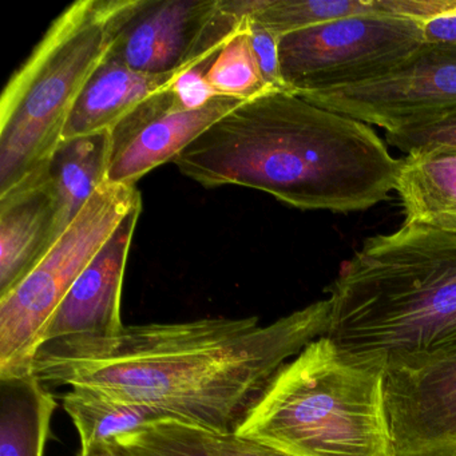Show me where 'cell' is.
<instances>
[{"label": "cell", "instance_id": "cell-18", "mask_svg": "<svg viewBox=\"0 0 456 456\" xmlns=\"http://www.w3.org/2000/svg\"><path fill=\"white\" fill-rule=\"evenodd\" d=\"M62 407L78 431L81 451L169 419L154 408L84 388H69L62 395Z\"/></svg>", "mask_w": 456, "mask_h": 456}, {"label": "cell", "instance_id": "cell-14", "mask_svg": "<svg viewBox=\"0 0 456 456\" xmlns=\"http://www.w3.org/2000/svg\"><path fill=\"white\" fill-rule=\"evenodd\" d=\"M181 74L141 73L108 55L77 98L62 141L110 133L143 101L169 89Z\"/></svg>", "mask_w": 456, "mask_h": 456}, {"label": "cell", "instance_id": "cell-24", "mask_svg": "<svg viewBox=\"0 0 456 456\" xmlns=\"http://www.w3.org/2000/svg\"><path fill=\"white\" fill-rule=\"evenodd\" d=\"M217 57V55H216ZM215 60V58H213ZM213 60L183 71L170 86L175 103L181 110H199L217 97L207 81V73Z\"/></svg>", "mask_w": 456, "mask_h": 456}, {"label": "cell", "instance_id": "cell-16", "mask_svg": "<svg viewBox=\"0 0 456 456\" xmlns=\"http://www.w3.org/2000/svg\"><path fill=\"white\" fill-rule=\"evenodd\" d=\"M110 148V133H100L62 141L55 149L47 170L57 189L61 236L106 183Z\"/></svg>", "mask_w": 456, "mask_h": 456}, {"label": "cell", "instance_id": "cell-22", "mask_svg": "<svg viewBox=\"0 0 456 456\" xmlns=\"http://www.w3.org/2000/svg\"><path fill=\"white\" fill-rule=\"evenodd\" d=\"M387 141L404 153L456 151V108L439 116L386 133Z\"/></svg>", "mask_w": 456, "mask_h": 456}, {"label": "cell", "instance_id": "cell-1", "mask_svg": "<svg viewBox=\"0 0 456 456\" xmlns=\"http://www.w3.org/2000/svg\"><path fill=\"white\" fill-rule=\"evenodd\" d=\"M330 314L325 298L269 324L249 316L125 325L110 338L46 344L33 375L50 389H90L232 434L277 372L327 335Z\"/></svg>", "mask_w": 456, "mask_h": 456}, {"label": "cell", "instance_id": "cell-21", "mask_svg": "<svg viewBox=\"0 0 456 456\" xmlns=\"http://www.w3.org/2000/svg\"><path fill=\"white\" fill-rule=\"evenodd\" d=\"M375 12V0H266L252 20L281 38L333 20Z\"/></svg>", "mask_w": 456, "mask_h": 456}, {"label": "cell", "instance_id": "cell-5", "mask_svg": "<svg viewBox=\"0 0 456 456\" xmlns=\"http://www.w3.org/2000/svg\"><path fill=\"white\" fill-rule=\"evenodd\" d=\"M113 0L65 10L7 82L0 100V196L49 165L77 98L108 57Z\"/></svg>", "mask_w": 456, "mask_h": 456}, {"label": "cell", "instance_id": "cell-2", "mask_svg": "<svg viewBox=\"0 0 456 456\" xmlns=\"http://www.w3.org/2000/svg\"><path fill=\"white\" fill-rule=\"evenodd\" d=\"M173 162L205 188L245 186L297 209L335 213L388 200L402 167L370 125L289 92L242 102Z\"/></svg>", "mask_w": 456, "mask_h": 456}, {"label": "cell", "instance_id": "cell-13", "mask_svg": "<svg viewBox=\"0 0 456 456\" xmlns=\"http://www.w3.org/2000/svg\"><path fill=\"white\" fill-rule=\"evenodd\" d=\"M60 204L47 167L0 196V297L60 239Z\"/></svg>", "mask_w": 456, "mask_h": 456}, {"label": "cell", "instance_id": "cell-27", "mask_svg": "<svg viewBox=\"0 0 456 456\" xmlns=\"http://www.w3.org/2000/svg\"><path fill=\"white\" fill-rule=\"evenodd\" d=\"M421 26H423L426 44H456V10L448 14L440 15Z\"/></svg>", "mask_w": 456, "mask_h": 456}, {"label": "cell", "instance_id": "cell-3", "mask_svg": "<svg viewBox=\"0 0 456 456\" xmlns=\"http://www.w3.org/2000/svg\"><path fill=\"white\" fill-rule=\"evenodd\" d=\"M325 338L388 365L456 346V218L404 220L365 240L327 288Z\"/></svg>", "mask_w": 456, "mask_h": 456}, {"label": "cell", "instance_id": "cell-6", "mask_svg": "<svg viewBox=\"0 0 456 456\" xmlns=\"http://www.w3.org/2000/svg\"><path fill=\"white\" fill-rule=\"evenodd\" d=\"M138 202L137 186L106 181L36 268L0 297V380L33 375L58 306Z\"/></svg>", "mask_w": 456, "mask_h": 456}, {"label": "cell", "instance_id": "cell-28", "mask_svg": "<svg viewBox=\"0 0 456 456\" xmlns=\"http://www.w3.org/2000/svg\"><path fill=\"white\" fill-rule=\"evenodd\" d=\"M79 456H114L111 451L106 445L92 448V450H85L79 452Z\"/></svg>", "mask_w": 456, "mask_h": 456}, {"label": "cell", "instance_id": "cell-7", "mask_svg": "<svg viewBox=\"0 0 456 456\" xmlns=\"http://www.w3.org/2000/svg\"><path fill=\"white\" fill-rule=\"evenodd\" d=\"M426 45L423 26L375 12L344 18L279 39L287 92H325L381 78Z\"/></svg>", "mask_w": 456, "mask_h": 456}, {"label": "cell", "instance_id": "cell-25", "mask_svg": "<svg viewBox=\"0 0 456 456\" xmlns=\"http://www.w3.org/2000/svg\"><path fill=\"white\" fill-rule=\"evenodd\" d=\"M376 12L424 25L456 10V0H375Z\"/></svg>", "mask_w": 456, "mask_h": 456}, {"label": "cell", "instance_id": "cell-20", "mask_svg": "<svg viewBox=\"0 0 456 456\" xmlns=\"http://www.w3.org/2000/svg\"><path fill=\"white\" fill-rule=\"evenodd\" d=\"M249 20L242 22L240 30L223 47L208 69V84L217 97L247 102L273 92L266 85L253 53L248 31Z\"/></svg>", "mask_w": 456, "mask_h": 456}, {"label": "cell", "instance_id": "cell-23", "mask_svg": "<svg viewBox=\"0 0 456 456\" xmlns=\"http://www.w3.org/2000/svg\"><path fill=\"white\" fill-rule=\"evenodd\" d=\"M250 42L253 53L257 60L258 68L265 79L266 85L273 92H287L281 73H280L279 39L260 23L250 18L248 20Z\"/></svg>", "mask_w": 456, "mask_h": 456}, {"label": "cell", "instance_id": "cell-26", "mask_svg": "<svg viewBox=\"0 0 456 456\" xmlns=\"http://www.w3.org/2000/svg\"><path fill=\"white\" fill-rule=\"evenodd\" d=\"M210 436L221 456H288L268 445L237 436L233 432L225 435L210 434Z\"/></svg>", "mask_w": 456, "mask_h": 456}, {"label": "cell", "instance_id": "cell-4", "mask_svg": "<svg viewBox=\"0 0 456 456\" xmlns=\"http://www.w3.org/2000/svg\"><path fill=\"white\" fill-rule=\"evenodd\" d=\"M386 364L322 336L274 376L233 434L288 456H394Z\"/></svg>", "mask_w": 456, "mask_h": 456}, {"label": "cell", "instance_id": "cell-19", "mask_svg": "<svg viewBox=\"0 0 456 456\" xmlns=\"http://www.w3.org/2000/svg\"><path fill=\"white\" fill-rule=\"evenodd\" d=\"M114 456H221L210 432L167 419L106 443Z\"/></svg>", "mask_w": 456, "mask_h": 456}, {"label": "cell", "instance_id": "cell-17", "mask_svg": "<svg viewBox=\"0 0 456 456\" xmlns=\"http://www.w3.org/2000/svg\"><path fill=\"white\" fill-rule=\"evenodd\" d=\"M396 191L405 220L456 218V151L408 154Z\"/></svg>", "mask_w": 456, "mask_h": 456}, {"label": "cell", "instance_id": "cell-10", "mask_svg": "<svg viewBox=\"0 0 456 456\" xmlns=\"http://www.w3.org/2000/svg\"><path fill=\"white\" fill-rule=\"evenodd\" d=\"M394 456H456V346L386 365Z\"/></svg>", "mask_w": 456, "mask_h": 456}, {"label": "cell", "instance_id": "cell-11", "mask_svg": "<svg viewBox=\"0 0 456 456\" xmlns=\"http://www.w3.org/2000/svg\"><path fill=\"white\" fill-rule=\"evenodd\" d=\"M241 101L216 97L199 110H181L170 87L143 101L110 132L106 181L135 185L159 165L173 161Z\"/></svg>", "mask_w": 456, "mask_h": 456}, {"label": "cell", "instance_id": "cell-15", "mask_svg": "<svg viewBox=\"0 0 456 456\" xmlns=\"http://www.w3.org/2000/svg\"><path fill=\"white\" fill-rule=\"evenodd\" d=\"M57 407L34 375L0 380V456H45Z\"/></svg>", "mask_w": 456, "mask_h": 456}, {"label": "cell", "instance_id": "cell-8", "mask_svg": "<svg viewBox=\"0 0 456 456\" xmlns=\"http://www.w3.org/2000/svg\"><path fill=\"white\" fill-rule=\"evenodd\" d=\"M242 22L220 0H113L108 55L141 73H183L216 58Z\"/></svg>", "mask_w": 456, "mask_h": 456}, {"label": "cell", "instance_id": "cell-12", "mask_svg": "<svg viewBox=\"0 0 456 456\" xmlns=\"http://www.w3.org/2000/svg\"><path fill=\"white\" fill-rule=\"evenodd\" d=\"M141 209L138 202L69 290L45 330L42 346L66 338H110L125 327L122 288Z\"/></svg>", "mask_w": 456, "mask_h": 456}, {"label": "cell", "instance_id": "cell-9", "mask_svg": "<svg viewBox=\"0 0 456 456\" xmlns=\"http://www.w3.org/2000/svg\"><path fill=\"white\" fill-rule=\"evenodd\" d=\"M300 97L395 132L456 108V44H426L381 78Z\"/></svg>", "mask_w": 456, "mask_h": 456}]
</instances>
